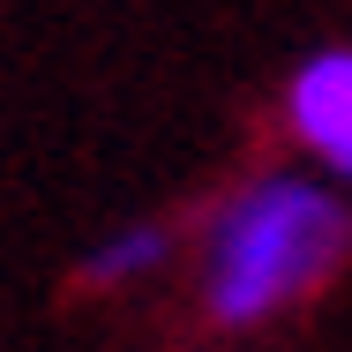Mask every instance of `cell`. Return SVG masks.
<instances>
[{"instance_id":"cell-1","label":"cell","mask_w":352,"mask_h":352,"mask_svg":"<svg viewBox=\"0 0 352 352\" xmlns=\"http://www.w3.org/2000/svg\"><path fill=\"white\" fill-rule=\"evenodd\" d=\"M345 248L352 210L338 188L307 173H255L203 225V307L217 330H255L300 307L345 263Z\"/></svg>"},{"instance_id":"cell-2","label":"cell","mask_w":352,"mask_h":352,"mask_svg":"<svg viewBox=\"0 0 352 352\" xmlns=\"http://www.w3.org/2000/svg\"><path fill=\"white\" fill-rule=\"evenodd\" d=\"M285 128L322 165L338 150H352V45H330V53L300 60V75L285 82Z\"/></svg>"},{"instance_id":"cell-3","label":"cell","mask_w":352,"mask_h":352,"mask_svg":"<svg viewBox=\"0 0 352 352\" xmlns=\"http://www.w3.org/2000/svg\"><path fill=\"white\" fill-rule=\"evenodd\" d=\"M173 263V232L165 225H120V232H105L98 248H90V278L98 285H135V278H150V270H165Z\"/></svg>"},{"instance_id":"cell-4","label":"cell","mask_w":352,"mask_h":352,"mask_svg":"<svg viewBox=\"0 0 352 352\" xmlns=\"http://www.w3.org/2000/svg\"><path fill=\"white\" fill-rule=\"evenodd\" d=\"M330 180H345V188H352V150H338V157H330Z\"/></svg>"}]
</instances>
